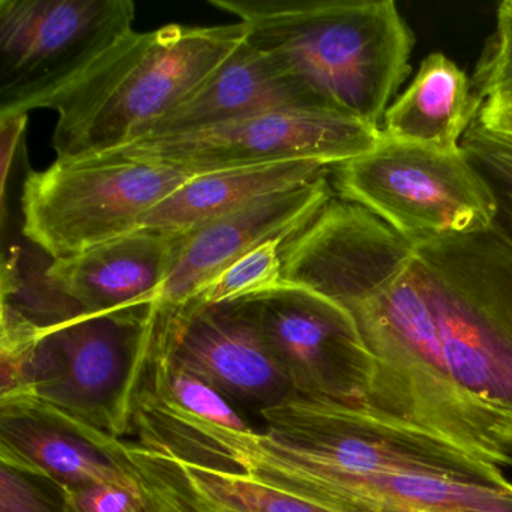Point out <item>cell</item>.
I'll return each mask as SVG.
<instances>
[{"label": "cell", "instance_id": "obj_1", "mask_svg": "<svg viewBox=\"0 0 512 512\" xmlns=\"http://www.w3.org/2000/svg\"><path fill=\"white\" fill-rule=\"evenodd\" d=\"M283 280L349 311L374 359L361 409L437 439L491 466L509 454L455 391L437 349L412 244L361 206L334 197L283 247Z\"/></svg>", "mask_w": 512, "mask_h": 512}, {"label": "cell", "instance_id": "obj_2", "mask_svg": "<svg viewBox=\"0 0 512 512\" xmlns=\"http://www.w3.org/2000/svg\"><path fill=\"white\" fill-rule=\"evenodd\" d=\"M260 416L263 431H203L188 448L187 461L248 473L287 493L334 476L500 472L446 440L358 406L293 397Z\"/></svg>", "mask_w": 512, "mask_h": 512}, {"label": "cell", "instance_id": "obj_3", "mask_svg": "<svg viewBox=\"0 0 512 512\" xmlns=\"http://www.w3.org/2000/svg\"><path fill=\"white\" fill-rule=\"evenodd\" d=\"M238 17L317 109L382 128L415 37L392 0H209Z\"/></svg>", "mask_w": 512, "mask_h": 512}, {"label": "cell", "instance_id": "obj_4", "mask_svg": "<svg viewBox=\"0 0 512 512\" xmlns=\"http://www.w3.org/2000/svg\"><path fill=\"white\" fill-rule=\"evenodd\" d=\"M248 37L244 23L131 32L50 103L56 160L112 154L203 85Z\"/></svg>", "mask_w": 512, "mask_h": 512}, {"label": "cell", "instance_id": "obj_5", "mask_svg": "<svg viewBox=\"0 0 512 512\" xmlns=\"http://www.w3.org/2000/svg\"><path fill=\"white\" fill-rule=\"evenodd\" d=\"M412 260L455 391L512 454V242L494 224L412 245Z\"/></svg>", "mask_w": 512, "mask_h": 512}, {"label": "cell", "instance_id": "obj_6", "mask_svg": "<svg viewBox=\"0 0 512 512\" xmlns=\"http://www.w3.org/2000/svg\"><path fill=\"white\" fill-rule=\"evenodd\" d=\"M158 304L37 328L2 313L0 400L49 404L110 436L133 433Z\"/></svg>", "mask_w": 512, "mask_h": 512}, {"label": "cell", "instance_id": "obj_7", "mask_svg": "<svg viewBox=\"0 0 512 512\" xmlns=\"http://www.w3.org/2000/svg\"><path fill=\"white\" fill-rule=\"evenodd\" d=\"M338 199L376 215L409 244L484 232L496 196L463 148L440 152L382 136L367 154L332 167Z\"/></svg>", "mask_w": 512, "mask_h": 512}, {"label": "cell", "instance_id": "obj_8", "mask_svg": "<svg viewBox=\"0 0 512 512\" xmlns=\"http://www.w3.org/2000/svg\"><path fill=\"white\" fill-rule=\"evenodd\" d=\"M197 175L115 155L56 160L23 185V235L56 259L139 229L148 212Z\"/></svg>", "mask_w": 512, "mask_h": 512}, {"label": "cell", "instance_id": "obj_9", "mask_svg": "<svg viewBox=\"0 0 512 512\" xmlns=\"http://www.w3.org/2000/svg\"><path fill=\"white\" fill-rule=\"evenodd\" d=\"M134 20L131 0H0V119L47 109Z\"/></svg>", "mask_w": 512, "mask_h": 512}, {"label": "cell", "instance_id": "obj_10", "mask_svg": "<svg viewBox=\"0 0 512 512\" xmlns=\"http://www.w3.org/2000/svg\"><path fill=\"white\" fill-rule=\"evenodd\" d=\"M380 140V128L347 116L275 110L211 127L140 137L107 155L200 176L281 161H319L334 167L373 151Z\"/></svg>", "mask_w": 512, "mask_h": 512}, {"label": "cell", "instance_id": "obj_11", "mask_svg": "<svg viewBox=\"0 0 512 512\" xmlns=\"http://www.w3.org/2000/svg\"><path fill=\"white\" fill-rule=\"evenodd\" d=\"M251 301L263 340L293 397L361 406L373 380L374 359L346 308L287 283Z\"/></svg>", "mask_w": 512, "mask_h": 512}, {"label": "cell", "instance_id": "obj_12", "mask_svg": "<svg viewBox=\"0 0 512 512\" xmlns=\"http://www.w3.org/2000/svg\"><path fill=\"white\" fill-rule=\"evenodd\" d=\"M155 335L176 364L235 406L260 416L293 397L263 340L251 296L212 305L158 304Z\"/></svg>", "mask_w": 512, "mask_h": 512}, {"label": "cell", "instance_id": "obj_13", "mask_svg": "<svg viewBox=\"0 0 512 512\" xmlns=\"http://www.w3.org/2000/svg\"><path fill=\"white\" fill-rule=\"evenodd\" d=\"M127 440L110 436L49 404L0 400V463L44 476L64 490L139 484Z\"/></svg>", "mask_w": 512, "mask_h": 512}, {"label": "cell", "instance_id": "obj_14", "mask_svg": "<svg viewBox=\"0 0 512 512\" xmlns=\"http://www.w3.org/2000/svg\"><path fill=\"white\" fill-rule=\"evenodd\" d=\"M328 176L178 233L172 268L158 304H182L263 242L302 232L334 199Z\"/></svg>", "mask_w": 512, "mask_h": 512}, {"label": "cell", "instance_id": "obj_15", "mask_svg": "<svg viewBox=\"0 0 512 512\" xmlns=\"http://www.w3.org/2000/svg\"><path fill=\"white\" fill-rule=\"evenodd\" d=\"M176 238L136 230L77 256L52 260L47 272L85 314L155 304L172 268Z\"/></svg>", "mask_w": 512, "mask_h": 512}, {"label": "cell", "instance_id": "obj_16", "mask_svg": "<svg viewBox=\"0 0 512 512\" xmlns=\"http://www.w3.org/2000/svg\"><path fill=\"white\" fill-rule=\"evenodd\" d=\"M275 110L323 112L268 53L247 37L200 88L146 128L140 137L211 127Z\"/></svg>", "mask_w": 512, "mask_h": 512}, {"label": "cell", "instance_id": "obj_17", "mask_svg": "<svg viewBox=\"0 0 512 512\" xmlns=\"http://www.w3.org/2000/svg\"><path fill=\"white\" fill-rule=\"evenodd\" d=\"M484 101L454 61L443 53H431L406 91L386 110L380 130L394 142L455 152Z\"/></svg>", "mask_w": 512, "mask_h": 512}, {"label": "cell", "instance_id": "obj_18", "mask_svg": "<svg viewBox=\"0 0 512 512\" xmlns=\"http://www.w3.org/2000/svg\"><path fill=\"white\" fill-rule=\"evenodd\" d=\"M331 169L319 161L298 160L194 176L148 212L137 230L170 235L190 232L263 197L310 184Z\"/></svg>", "mask_w": 512, "mask_h": 512}, {"label": "cell", "instance_id": "obj_19", "mask_svg": "<svg viewBox=\"0 0 512 512\" xmlns=\"http://www.w3.org/2000/svg\"><path fill=\"white\" fill-rule=\"evenodd\" d=\"M131 460L154 470L196 512H334L248 473L179 460L128 442Z\"/></svg>", "mask_w": 512, "mask_h": 512}, {"label": "cell", "instance_id": "obj_20", "mask_svg": "<svg viewBox=\"0 0 512 512\" xmlns=\"http://www.w3.org/2000/svg\"><path fill=\"white\" fill-rule=\"evenodd\" d=\"M52 260L38 247L32 254L13 247L4 259L2 308L37 328H49L85 314L50 277L47 269Z\"/></svg>", "mask_w": 512, "mask_h": 512}, {"label": "cell", "instance_id": "obj_21", "mask_svg": "<svg viewBox=\"0 0 512 512\" xmlns=\"http://www.w3.org/2000/svg\"><path fill=\"white\" fill-rule=\"evenodd\" d=\"M292 238H274L224 269L187 301L199 305L220 304L259 295L283 286V247Z\"/></svg>", "mask_w": 512, "mask_h": 512}, {"label": "cell", "instance_id": "obj_22", "mask_svg": "<svg viewBox=\"0 0 512 512\" xmlns=\"http://www.w3.org/2000/svg\"><path fill=\"white\" fill-rule=\"evenodd\" d=\"M461 148L490 184L499 206L496 226L512 242L511 140L485 130L476 119L464 134Z\"/></svg>", "mask_w": 512, "mask_h": 512}, {"label": "cell", "instance_id": "obj_23", "mask_svg": "<svg viewBox=\"0 0 512 512\" xmlns=\"http://www.w3.org/2000/svg\"><path fill=\"white\" fill-rule=\"evenodd\" d=\"M0 512H67L65 490L44 476L0 463Z\"/></svg>", "mask_w": 512, "mask_h": 512}, {"label": "cell", "instance_id": "obj_24", "mask_svg": "<svg viewBox=\"0 0 512 512\" xmlns=\"http://www.w3.org/2000/svg\"><path fill=\"white\" fill-rule=\"evenodd\" d=\"M65 506L67 512H145L149 499L142 479L139 484H91L65 490Z\"/></svg>", "mask_w": 512, "mask_h": 512}, {"label": "cell", "instance_id": "obj_25", "mask_svg": "<svg viewBox=\"0 0 512 512\" xmlns=\"http://www.w3.org/2000/svg\"><path fill=\"white\" fill-rule=\"evenodd\" d=\"M136 469L142 475L155 512H196L154 470L148 469L142 464H136Z\"/></svg>", "mask_w": 512, "mask_h": 512}, {"label": "cell", "instance_id": "obj_26", "mask_svg": "<svg viewBox=\"0 0 512 512\" xmlns=\"http://www.w3.org/2000/svg\"><path fill=\"white\" fill-rule=\"evenodd\" d=\"M26 124H28V115L17 116V118L0 119V137H2V203H4L5 217V196H7L8 173L13 166L14 157H16L17 148L20 140L25 134Z\"/></svg>", "mask_w": 512, "mask_h": 512}, {"label": "cell", "instance_id": "obj_27", "mask_svg": "<svg viewBox=\"0 0 512 512\" xmlns=\"http://www.w3.org/2000/svg\"><path fill=\"white\" fill-rule=\"evenodd\" d=\"M478 122L491 133L499 134L512 142V98L485 100Z\"/></svg>", "mask_w": 512, "mask_h": 512}, {"label": "cell", "instance_id": "obj_28", "mask_svg": "<svg viewBox=\"0 0 512 512\" xmlns=\"http://www.w3.org/2000/svg\"><path fill=\"white\" fill-rule=\"evenodd\" d=\"M143 484H145V482H143ZM146 493H148V491H146ZM148 499H149V496H148ZM145 512H155L154 511V506H152V503H151V499H149V506H148V509H146Z\"/></svg>", "mask_w": 512, "mask_h": 512}]
</instances>
